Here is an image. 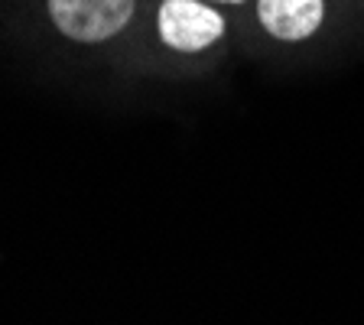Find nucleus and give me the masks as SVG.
<instances>
[{
  "instance_id": "obj_3",
  "label": "nucleus",
  "mask_w": 364,
  "mask_h": 325,
  "mask_svg": "<svg viewBox=\"0 0 364 325\" xmlns=\"http://www.w3.org/2000/svg\"><path fill=\"white\" fill-rule=\"evenodd\" d=\"M254 23L270 43H312L332 20V0H250Z\"/></svg>"
},
{
  "instance_id": "obj_1",
  "label": "nucleus",
  "mask_w": 364,
  "mask_h": 325,
  "mask_svg": "<svg viewBox=\"0 0 364 325\" xmlns=\"http://www.w3.org/2000/svg\"><path fill=\"white\" fill-rule=\"evenodd\" d=\"M153 36L169 55L202 59L228 39V14L212 0H156Z\"/></svg>"
},
{
  "instance_id": "obj_4",
  "label": "nucleus",
  "mask_w": 364,
  "mask_h": 325,
  "mask_svg": "<svg viewBox=\"0 0 364 325\" xmlns=\"http://www.w3.org/2000/svg\"><path fill=\"white\" fill-rule=\"evenodd\" d=\"M212 4H218V7H225V10H231V7H247L250 0H212Z\"/></svg>"
},
{
  "instance_id": "obj_2",
  "label": "nucleus",
  "mask_w": 364,
  "mask_h": 325,
  "mask_svg": "<svg viewBox=\"0 0 364 325\" xmlns=\"http://www.w3.org/2000/svg\"><path fill=\"white\" fill-rule=\"evenodd\" d=\"M140 0H46V16L62 39L105 46L134 26Z\"/></svg>"
}]
</instances>
